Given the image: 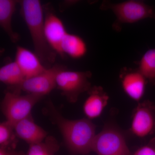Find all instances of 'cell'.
I'll return each instance as SVG.
<instances>
[{
    "label": "cell",
    "instance_id": "cell-1",
    "mask_svg": "<svg viewBox=\"0 0 155 155\" xmlns=\"http://www.w3.org/2000/svg\"><path fill=\"white\" fill-rule=\"evenodd\" d=\"M47 113L63 136L68 149L74 155L87 154L93 151L96 125L87 118L69 120L58 112L51 102L48 104Z\"/></svg>",
    "mask_w": 155,
    "mask_h": 155
},
{
    "label": "cell",
    "instance_id": "cell-2",
    "mask_svg": "<svg viewBox=\"0 0 155 155\" xmlns=\"http://www.w3.org/2000/svg\"><path fill=\"white\" fill-rule=\"evenodd\" d=\"M20 14L28 27L35 53L46 68H49L56 61L58 54L50 46L45 31L43 7L38 0H22Z\"/></svg>",
    "mask_w": 155,
    "mask_h": 155
},
{
    "label": "cell",
    "instance_id": "cell-3",
    "mask_svg": "<svg viewBox=\"0 0 155 155\" xmlns=\"http://www.w3.org/2000/svg\"><path fill=\"white\" fill-rule=\"evenodd\" d=\"M103 11L110 10L116 19L113 28L117 31L122 30V25L126 23H134L143 19L150 18L155 20V10L153 6L137 0H129L120 3L103 1L100 6Z\"/></svg>",
    "mask_w": 155,
    "mask_h": 155
},
{
    "label": "cell",
    "instance_id": "cell-4",
    "mask_svg": "<svg viewBox=\"0 0 155 155\" xmlns=\"http://www.w3.org/2000/svg\"><path fill=\"white\" fill-rule=\"evenodd\" d=\"M43 96L28 94L21 95L19 92H6L1 104V109L6 121L14 125L30 115L35 104Z\"/></svg>",
    "mask_w": 155,
    "mask_h": 155
},
{
    "label": "cell",
    "instance_id": "cell-5",
    "mask_svg": "<svg viewBox=\"0 0 155 155\" xmlns=\"http://www.w3.org/2000/svg\"><path fill=\"white\" fill-rule=\"evenodd\" d=\"M92 73L89 71L62 70L56 78L57 87L62 95L71 103L77 101L81 94L87 92L91 87L90 81Z\"/></svg>",
    "mask_w": 155,
    "mask_h": 155
},
{
    "label": "cell",
    "instance_id": "cell-6",
    "mask_svg": "<svg viewBox=\"0 0 155 155\" xmlns=\"http://www.w3.org/2000/svg\"><path fill=\"white\" fill-rule=\"evenodd\" d=\"M93 151L97 155H131L122 132L112 126L105 127L96 134Z\"/></svg>",
    "mask_w": 155,
    "mask_h": 155
},
{
    "label": "cell",
    "instance_id": "cell-7",
    "mask_svg": "<svg viewBox=\"0 0 155 155\" xmlns=\"http://www.w3.org/2000/svg\"><path fill=\"white\" fill-rule=\"evenodd\" d=\"M66 69L67 67L60 64L53 65L41 74L25 78L18 86L8 87L9 91L19 92L23 91L44 97L57 87L56 78L58 73Z\"/></svg>",
    "mask_w": 155,
    "mask_h": 155
},
{
    "label": "cell",
    "instance_id": "cell-8",
    "mask_svg": "<svg viewBox=\"0 0 155 155\" xmlns=\"http://www.w3.org/2000/svg\"><path fill=\"white\" fill-rule=\"evenodd\" d=\"M46 37L50 46L62 58L66 56L61 49V43L67 33L64 23L56 15L50 3L43 6Z\"/></svg>",
    "mask_w": 155,
    "mask_h": 155
},
{
    "label": "cell",
    "instance_id": "cell-9",
    "mask_svg": "<svg viewBox=\"0 0 155 155\" xmlns=\"http://www.w3.org/2000/svg\"><path fill=\"white\" fill-rule=\"evenodd\" d=\"M155 129V107L148 100L138 103L134 111L130 130L136 136L144 137Z\"/></svg>",
    "mask_w": 155,
    "mask_h": 155
},
{
    "label": "cell",
    "instance_id": "cell-10",
    "mask_svg": "<svg viewBox=\"0 0 155 155\" xmlns=\"http://www.w3.org/2000/svg\"><path fill=\"white\" fill-rule=\"evenodd\" d=\"M123 91L130 98L139 101L144 95L147 81L137 69L123 67L120 72Z\"/></svg>",
    "mask_w": 155,
    "mask_h": 155
},
{
    "label": "cell",
    "instance_id": "cell-11",
    "mask_svg": "<svg viewBox=\"0 0 155 155\" xmlns=\"http://www.w3.org/2000/svg\"><path fill=\"white\" fill-rule=\"evenodd\" d=\"M15 61L25 78L41 74L47 69L42 64L35 53L19 46L16 49Z\"/></svg>",
    "mask_w": 155,
    "mask_h": 155
},
{
    "label": "cell",
    "instance_id": "cell-12",
    "mask_svg": "<svg viewBox=\"0 0 155 155\" xmlns=\"http://www.w3.org/2000/svg\"><path fill=\"white\" fill-rule=\"evenodd\" d=\"M17 137L30 145L43 141L48 137V133L34 121L31 114L14 125Z\"/></svg>",
    "mask_w": 155,
    "mask_h": 155
},
{
    "label": "cell",
    "instance_id": "cell-13",
    "mask_svg": "<svg viewBox=\"0 0 155 155\" xmlns=\"http://www.w3.org/2000/svg\"><path fill=\"white\" fill-rule=\"evenodd\" d=\"M88 96L83 105V111L87 119L99 117L107 105L109 97L102 87L92 86L87 92Z\"/></svg>",
    "mask_w": 155,
    "mask_h": 155
},
{
    "label": "cell",
    "instance_id": "cell-14",
    "mask_svg": "<svg viewBox=\"0 0 155 155\" xmlns=\"http://www.w3.org/2000/svg\"><path fill=\"white\" fill-rule=\"evenodd\" d=\"M18 2L15 0H0V25L13 43L20 40L19 34L14 31L12 25V17Z\"/></svg>",
    "mask_w": 155,
    "mask_h": 155
},
{
    "label": "cell",
    "instance_id": "cell-15",
    "mask_svg": "<svg viewBox=\"0 0 155 155\" xmlns=\"http://www.w3.org/2000/svg\"><path fill=\"white\" fill-rule=\"evenodd\" d=\"M61 49L65 56L67 55L75 59L82 58L87 52V46L83 39L68 32L62 40Z\"/></svg>",
    "mask_w": 155,
    "mask_h": 155
},
{
    "label": "cell",
    "instance_id": "cell-16",
    "mask_svg": "<svg viewBox=\"0 0 155 155\" xmlns=\"http://www.w3.org/2000/svg\"><path fill=\"white\" fill-rule=\"evenodd\" d=\"M25 79L15 61L8 63L0 68V81L8 85V87L18 86Z\"/></svg>",
    "mask_w": 155,
    "mask_h": 155
},
{
    "label": "cell",
    "instance_id": "cell-17",
    "mask_svg": "<svg viewBox=\"0 0 155 155\" xmlns=\"http://www.w3.org/2000/svg\"><path fill=\"white\" fill-rule=\"evenodd\" d=\"M137 69L148 82L155 84V48L147 50L137 63Z\"/></svg>",
    "mask_w": 155,
    "mask_h": 155
},
{
    "label": "cell",
    "instance_id": "cell-18",
    "mask_svg": "<svg viewBox=\"0 0 155 155\" xmlns=\"http://www.w3.org/2000/svg\"><path fill=\"white\" fill-rule=\"evenodd\" d=\"M59 148L55 139L48 136L43 141L29 145L27 155H54Z\"/></svg>",
    "mask_w": 155,
    "mask_h": 155
},
{
    "label": "cell",
    "instance_id": "cell-19",
    "mask_svg": "<svg viewBox=\"0 0 155 155\" xmlns=\"http://www.w3.org/2000/svg\"><path fill=\"white\" fill-rule=\"evenodd\" d=\"M17 137L14 125L6 121L0 125V146L2 148L13 149L17 144Z\"/></svg>",
    "mask_w": 155,
    "mask_h": 155
},
{
    "label": "cell",
    "instance_id": "cell-20",
    "mask_svg": "<svg viewBox=\"0 0 155 155\" xmlns=\"http://www.w3.org/2000/svg\"><path fill=\"white\" fill-rule=\"evenodd\" d=\"M131 155H155V147L150 145L139 148Z\"/></svg>",
    "mask_w": 155,
    "mask_h": 155
},
{
    "label": "cell",
    "instance_id": "cell-21",
    "mask_svg": "<svg viewBox=\"0 0 155 155\" xmlns=\"http://www.w3.org/2000/svg\"><path fill=\"white\" fill-rule=\"evenodd\" d=\"M0 155H27L22 152L17 151L13 149L0 148Z\"/></svg>",
    "mask_w": 155,
    "mask_h": 155
}]
</instances>
